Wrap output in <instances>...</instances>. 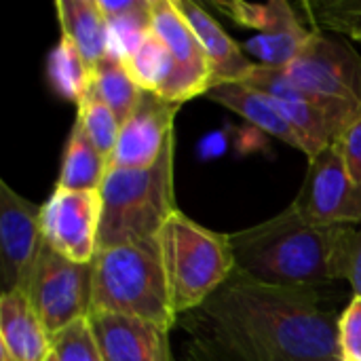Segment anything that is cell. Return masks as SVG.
<instances>
[{"mask_svg": "<svg viewBox=\"0 0 361 361\" xmlns=\"http://www.w3.org/2000/svg\"><path fill=\"white\" fill-rule=\"evenodd\" d=\"M93 311L137 317L167 332L178 326L157 239L97 252Z\"/></svg>", "mask_w": 361, "mask_h": 361, "instance_id": "4", "label": "cell"}, {"mask_svg": "<svg viewBox=\"0 0 361 361\" xmlns=\"http://www.w3.org/2000/svg\"><path fill=\"white\" fill-rule=\"evenodd\" d=\"M341 228L313 224L290 205L231 235L237 273L271 288L319 290L336 281L332 260Z\"/></svg>", "mask_w": 361, "mask_h": 361, "instance_id": "2", "label": "cell"}, {"mask_svg": "<svg viewBox=\"0 0 361 361\" xmlns=\"http://www.w3.org/2000/svg\"><path fill=\"white\" fill-rule=\"evenodd\" d=\"M55 11L61 36L78 49L91 68L110 55L108 19L97 0H57Z\"/></svg>", "mask_w": 361, "mask_h": 361, "instance_id": "18", "label": "cell"}, {"mask_svg": "<svg viewBox=\"0 0 361 361\" xmlns=\"http://www.w3.org/2000/svg\"><path fill=\"white\" fill-rule=\"evenodd\" d=\"M123 63L142 91L171 102V91L176 82V63L167 44L161 40V36L154 30L146 34L140 47Z\"/></svg>", "mask_w": 361, "mask_h": 361, "instance_id": "21", "label": "cell"}, {"mask_svg": "<svg viewBox=\"0 0 361 361\" xmlns=\"http://www.w3.org/2000/svg\"><path fill=\"white\" fill-rule=\"evenodd\" d=\"M283 70L296 87L322 102L345 131L361 118V57L349 42L313 30Z\"/></svg>", "mask_w": 361, "mask_h": 361, "instance_id": "6", "label": "cell"}, {"mask_svg": "<svg viewBox=\"0 0 361 361\" xmlns=\"http://www.w3.org/2000/svg\"><path fill=\"white\" fill-rule=\"evenodd\" d=\"M317 32L361 40V0H307L300 4Z\"/></svg>", "mask_w": 361, "mask_h": 361, "instance_id": "26", "label": "cell"}, {"mask_svg": "<svg viewBox=\"0 0 361 361\" xmlns=\"http://www.w3.org/2000/svg\"><path fill=\"white\" fill-rule=\"evenodd\" d=\"M89 326L104 361H171L169 332L108 311H91Z\"/></svg>", "mask_w": 361, "mask_h": 361, "instance_id": "14", "label": "cell"}, {"mask_svg": "<svg viewBox=\"0 0 361 361\" xmlns=\"http://www.w3.org/2000/svg\"><path fill=\"white\" fill-rule=\"evenodd\" d=\"M44 247L40 207L0 182V271L4 292H27L36 260Z\"/></svg>", "mask_w": 361, "mask_h": 361, "instance_id": "11", "label": "cell"}, {"mask_svg": "<svg viewBox=\"0 0 361 361\" xmlns=\"http://www.w3.org/2000/svg\"><path fill=\"white\" fill-rule=\"evenodd\" d=\"M332 267L334 279H345L353 296H361V224L341 228Z\"/></svg>", "mask_w": 361, "mask_h": 361, "instance_id": "29", "label": "cell"}, {"mask_svg": "<svg viewBox=\"0 0 361 361\" xmlns=\"http://www.w3.org/2000/svg\"><path fill=\"white\" fill-rule=\"evenodd\" d=\"M47 66L49 80L61 97L78 104L89 93L93 82V68L68 38H59V42L49 53Z\"/></svg>", "mask_w": 361, "mask_h": 361, "instance_id": "24", "label": "cell"}, {"mask_svg": "<svg viewBox=\"0 0 361 361\" xmlns=\"http://www.w3.org/2000/svg\"><path fill=\"white\" fill-rule=\"evenodd\" d=\"M214 6L222 13H226L237 23L252 27L260 34L271 32L279 27L283 21L294 17V8L283 0H271V2H243V0H231V2H214Z\"/></svg>", "mask_w": 361, "mask_h": 361, "instance_id": "27", "label": "cell"}, {"mask_svg": "<svg viewBox=\"0 0 361 361\" xmlns=\"http://www.w3.org/2000/svg\"><path fill=\"white\" fill-rule=\"evenodd\" d=\"M89 91L116 114L121 125L137 110L146 93L131 78L125 63L112 55H108L93 68V82Z\"/></svg>", "mask_w": 361, "mask_h": 361, "instance_id": "22", "label": "cell"}, {"mask_svg": "<svg viewBox=\"0 0 361 361\" xmlns=\"http://www.w3.org/2000/svg\"><path fill=\"white\" fill-rule=\"evenodd\" d=\"M180 104L144 93L137 110L121 125L108 169H148L173 142V118Z\"/></svg>", "mask_w": 361, "mask_h": 361, "instance_id": "13", "label": "cell"}, {"mask_svg": "<svg viewBox=\"0 0 361 361\" xmlns=\"http://www.w3.org/2000/svg\"><path fill=\"white\" fill-rule=\"evenodd\" d=\"M338 360L361 361V296H353L338 317Z\"/></svg>", "mask_w": 361, "mask_h": 361, "instance_id": "30", "label": "cell"}, {"mask_svg": "<svg viewBox=\"0 0 361 361\" xmlns=\"http://www.w3.org/2000/svg\"><path fill=\"white\" fill-rule=\"evenodd\" d=\"M245 85L271 97L281 116L300 135L309 161L315 159L324 148L336 144L345 133L341 123L330 114V110L313 95L296 87L281 68L256 66L254 72L245 78Z\"/></svg>", "mask_w": 361, "mask_h": 361, "instance_id": "9", "label": "cell"}, {"mask_svg": "<svg viewBox=\"0 0 361 361\" xmlns=\"http://www.w3.org/2000/svg\"><path fill=\"white\" fill-rule=\"evenodd\" d=\"M108 19L110 55L125 61L152 30L154 0H97Z\"/></svg>", "mask_w": 361, "mask_h": 361, "instance_id": "20", "label": "cell"}, {"mask_svg": "<svg viewBox=\"0 0 361 361\" xmlns=\"http://www.w3.org/2000/svg\"><path fill=\"white\" fill-rule=\"evenodd\" d=\"M157 241L178 317L199 309L237 271L231 235L214 233L180 209L165 222Z\"/></svg>", "mask_w": 361, "mask_h": 361, "instance_id": "5", "label": "cell"}, {"mask_svg": "<svg viewBox=\"0 0 361 361\" xmlns=\"http://www.w3.org/2000/svg\"><path fill=\"white\" fill-rule=\"evenodd\" d=\"M102 201L99 192L55 188L40 207L42 237L49 247L74 262H93L97 256Z\"/></svg>", "mask_w": 361, "mask_h": 361, "instance_id": "10", "label": "cell"}, {"mask_svg": "<svg viewBox=\"0 0 361 361\" xmlns=\"http://www.w3.org/2000/svg\"><path fill=\"white\" fill-rule=\"evenodd\" d=\"M74 123L85 131V135L91 140V144L106 159H110V154L116 146L118 133H121V121L91 91L76 104V121Z\"/></svg>", "mask_w": 361, "mask_h": 361, "instance_id": "25", "label": "cell"}, {"mask_svg": "<svg viewBox=\"0 0 361 361\" xmlns=\"http://www.w3.org/2000/svg\"><path fill=\"white\" fill-rule=\"evenodd\" d=\"M25 294L53 338L93 311V262L68 260L44 243Z\"/></svg>", "mask_w": 361, "mask_h": 361, "instance_id": "7", "label": "cell"}, {"mask_svg": "<svg viewBox=\"0 0 361 361\" xmlns=\"http://www.w3.org/2000/svg\"><path fill=\"white\" fill-rule=\"evenodd\" d=\"M47 361H55V357H53V353H51V357H49V360Z\"/></svg>", "mask_w": 361, "mask_h": 361, "instance_id": "32", "label": "cell"}, {"mask_svg": "<svg viewBox=\"0 0 361 361\" xmlns=\"http://www.w3.org/2000/svg\"><path fill=\"white\" fill-rule=\"evenodd\" d=\"M207 97L239 116H243L247 123L258 127L260 131L286 142L288 146L305 152V144L296 129L281 116V112L275 108L269 95L262 91L245 85V82H228V85H218L207 91Z\"/></svg>", "mask_w": 361, "mask_h": 361, "instance_id": "17", "label": "cell"}, {"mask_svg": "<svg viewBox=\"0 0 361 361\" xmlns=\"http://www.w3.org/2000/svg\"><path fill=\"white\" fill-rule=\"evenodd\" d=\"M176 4L188 19L207 55L212 70V89L228 82H245V78L254 72L258 61H252L201 4L192 0H176Z\"/></svg>", "mask_w": 361, "mask_h": 361, "instance_id": "16", "label": "cell"}, {"mask_svg": "<svg viewBox=\"0 0 361 361\" xmlns=\"http://www.w3.org/2000/svg\"><path fill=\"white\" fill-rule=\"evenodd\" d=\"M152 30L167 44L176 63L171 102L182 106L192 97L207 95V91L212 89V70L207 55L188 19L178 8L176 0H154Z\"/></svg>", "mask_w": 361, "mask_h": 361, "instance_id": "12", "label": "cell"}, {"mask_svg": "<svg viewBox=\"0 0 361 361\" xmlns=\"http://www.w3.org/2000/svg\"><path fill=\"white\" fill-rule=\"evenodd\" d=\"M106 173L108 159L91 144L85 131L74 123L66 144L61 171L55 188L74 192H99Z\"/></svg>", "mask_w": 361, "mask_h": 361, "instance_id": "19", "label": "cell"}, {"mask_svg": "<svg viewBox=\"0 0 361 361\" xmlns=\"http://www.w3.org/2000/svg\"><path fill=\"white\" fill-rule=\"evenodd\" d=\"M148 169H108L102 188L97 252L157 239L178 212L173 190V146Z\"/></svg>", "mask_w": 361, "mask_h": 361, "instance_id": "3", "label": "cell"}, {"mask_svg": "<svg viewBox=\"0 0 361 361\" xmlns=\"http://www.w3.org/2000/svg\"><path fill=\"white\" fill-rule=\"evenodd\" d=\"M292 205L319 226L361 224V182L351 178L338 144L324 148L309 161L305 182Z\"/></svg>", "mask_w": 361, "mask_h": 361, "instance_id": "8", "label": "cell"}, {"mask_svg": "<svg viewBox=\"0 0 361 361\" xmlns=\"http://www.w3.org/2000/svg\"><path fill=\"white\" fill-rule=\"evenodd\" d=\"M343 159L347 163V169L355 182H361V118L355 121L336 142Z\"/></svg>", "mask_w": 361, "mask_h": 361, "instance_id": "31", "label": "cell"}, {"mask_svg": "<svg viewBox=\"0 0 361 361\" xmlns=\"http://www.w3.org/2000/svg\"><path fill=\"white\" fill-rule=\"evenodd\" d=\"M338 317L322 290L271 288L235 271L178 328L186 361H341Z\"/></svg>", "mask_w": 361, "mask_h": 361, "instance_id": "1", "label": "cell"}, {"mask_svg": "<svg viewBox=\"0 0 361 361\" xmlns=\"http://www.w3.org/2000/svg\"><path fill=\"white\" fill-rule=\"evenodd\" d=\"M51 336L21 290L0 296V361H47Z\"/></svg>", "mask_w": 361, "mask_h": 361, "instance_id": "15", "label": "cell"}, {"mask_svg": "<svg viewBox=\"0 0 361 361\" xmlns=\"http://www.w3.org/2000/svg\"><path fill=\"white\" fill-rule=\"evenodd\" d=\"M51 353L55 361H104L89 319L74 322L51 338Z\"/></svg>", "mask_w": 361, "mask_h": 361, "instance_id": "28", "label": "cell"}, {"mask_svg": "<svg viewBox=\"0 0 361 361\" xmlns=\"http://www.w3.org/2000/svg\"><path fill=\"white\" fill-rule=\"evenodd\" d=\"M311 32L313 30H307L300 23L298 15H294L288 21H283L279 27L264 32V34H256L243 44V49L254 59H258V66L283 70L296 59L305 42L309 40Z\"/></svg>", "mask_w": 361, "mask_h": 361, "instance_id": "23", "label": "cell"}]
</instances>
